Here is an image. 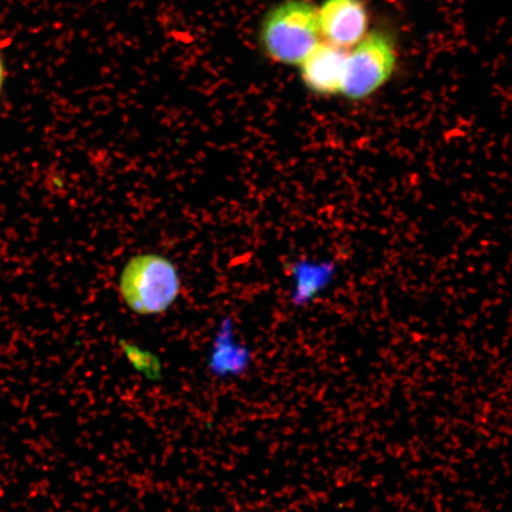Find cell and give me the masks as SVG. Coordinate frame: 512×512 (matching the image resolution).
Wrapping results in <instances>:
<instances>
[{"label":"cell","mask_w":512,"mask_h":512,"mask_svg":"<svg viewBox=\"0 0 512 512\" xmlns=\"http://www.w3.org/2000/svg\"><path fill=\"white\" fill-rule=\"evenodd\" d=\"M318 6L284 0L267 12L260 29L262 50L274 62L300 66L320 40Z\"/></svg>","instance_id":"6da1fadb"},{"label":"cell","mask_w":512,"mask_h":512,"mask_svg":"<svg viewBox=\"0 0 512 512\" xmlns=\"http://www.w3.org/2000/svg\"><path fill=\"white\" fill-rule=\"evenodd\" d=\"M318 24L324 42L350 50L368 35L369 11L363 0H324Z\"/></svg>","instance_id":"277c9868"},{"label":"cell","mask_w":512,"mask_h":512,"mask_svg":"<svg viewBox=\"0 0 512 512\" xmlns=\"http://www.w3.org/2000/svg\"><path fill=\"white\" fill-rule=\"evenodd\" d=\"M6 79H8V67H6L3 51L0 50V95L3 94Z\"/></svg>","instance_id":"52a82bcc"},{"label":"cell","mask_w":512,"mask_h":512,"mask_svg":"<svg viewBox=\"0 0 512 512\" xmlns=\"http://www.w3.org/2000/svg\"><path fill=\"white\" fill-rule=\"evenodd\" d=\"M348 51L320 42L300 64L305 87L320 96L341 95Z\"/></svg>","instance_id":"5b68a950"},{"label":"cell","mask_w":512,"mask_h":512,"mask_svg":"<svg viewBox=\"0 0 512 512\" xmlns=\"http://www.w3.org/2000/svg\"><path fill=\"white\" fill-rule=\"evenodd\" d=\"M222 334L217 343L216 352L213 357V367L217 371H224V373H235V369L230 358L235 357L238 360L246 362V351L241 350L239 347L230 341L229 324H224Z\"/></svg>","instance_id":"8992f818"},{"label":"cell","mask_w":512,"mask_h":512,"mask_svg":"<svg viewBox=\"0 0 512 512\" xmlns=\"http://www.w3.org/2000/svg\"><path fill=\"white\" fill-rule=\"evenodd\" d=\"M181 287L176 266L156 254L134 256L121 273L119 284L124 303L140 316L168 311L176 302Z\"/></svg>","instance_id":"7a4b0ae2"},{"label":"cell","mask_w":512,"mask_h":512,"mask_svg":"<svg viewBox=\"0 0 512 512\" xmlns=\"http://www.w3.org/2000/svg\"><path fill=\"white\" fill-rule=\"evenodd\" d=\"M398 66V53L392 37L384 31H371L348 51L341 95L363 101L379 92L392 79Z\"/></svg>","instance_id":"3957f363"}]
</instances>
